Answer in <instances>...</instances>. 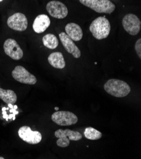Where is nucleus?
Wrapping results in <instances>:
<instances>
[{
  "label": "nucleus",
  "instance_id": "nucleus-1",
  "mask_svg": "<svg viewBox=\"0 0 141 159\" xmlns=\"http://www.w3.org/2000/svg\"><path fill=\"white\" fill-rule=\"evenodd\" d=\"M104 89L107 93L117 98L127 96L131 91L130 86L126 82L117 79L108 80L104 84Z\"/></svg>",
  "mask_w": 141,
  "mask_h": 159
},
{
  "label": "nucleus",
  "instance_id": "nucleus-2",
  "mask_svg": "<svg viewBox=\"0 0 141 159\" xmlns=\"http://www.w3.org/2000/svg\"><path fill=\"white\" fill-rule=\"evenodd\" d=\"M89 30L92 36L98 40L108 38L111 30V25L104 17H99L94 20L90 25Z\"/></svg>",
  "mask_w": 141,
  "mask_h": 159
},
{
  "label": "nucleus",
  "instance_id": "nucleus-3",
  "mask_svg": "<svg viewBox=\"0 0 141 159\" xmlns=\"http://www.w3.org/2000/svg\"><path fill=\"white\" fill-rule=\"evenodd\" d=\"M84 6L97 13L111 14L115 10V5L109 0H79Z\"/></svg>",
  "mask_w": 141,
  "mask_h": 159
},
{
  "label": "nucleus",
  "instance_id": "nucleus-4",
  "mask_svg": "<svg viewBox=\"0 0 141 159\" xmlns=\"http://www.w3.org/2000/svg\"><path fill=\"white\" fill-rule=\"evenodd\" d=\"M55 136L58 138L56 144L58 147L65 148L69 146L70 141H79L82 138V134L78 131H72L68 129L63 130L59 129L55 133Z\"/></svg>",
  "mask_w": 141,
  "mask_h": 159
},
{
  "label": "nucleus",
  "instance_id": "nucleus-5",
  "mask_svg": "<svg viewBox=\"0 0 141 159\" xmlns=\"http://www.w3.org/2000/svg\"><path fill=\"white\" fill-rule=\"evenodd\" d=\"M122 25L125 30L132 35L135 36L139 33L141 29V22L134 14L129 13L122 19Z\"/></svg>",
  "mask_w": 141,
  "mask_h": 159
},
{
  "label": "nucleus",
  "instance_id": "nucleus-6",
  "mask_svg": "<svg viewBox=\"0 0 141 159\" xmlns=\"http://www.w3.org/2000/svg\"><path fill=\"white\" fill-rule=\"evenodd\" d=\"M52 120L61 126H68L75 124L78 117L75 114L68 111H56L51 116Z\"/></svg>",
  "mask_w": 141,
  "mask_h": 159
},
{
  "label": "nucleus",
  "instance_id": "nucleus-7",
  "mask_svg": "<svg viewBox=\"0 0 141 159\" xmlns=\"http://www.w3.org/2000/svg\"><path fill=\"white\" fill-rule=\"evenodd\" d=\"M11 75L14 79L23 84L34 85L37 83L36 77L20 66L15 67L11 72Z\"/></svg>",
  "mask_w": 141,
  "mask_h": 159
},
{
  "label": "nucleus",
  "instance_id": "nucleus-8",
  "mask_svg": "<svg viewBox=\"0 0 141 159\" xmlns=\"http://www.w3.org/2000/svg\"><path fill=\"white\" fill-rule=\"evenodd\" d=\"M46 10L51 17L58 19L65 18L68 13V8L65 4L55 0L48 3L46 5Z\"/></svg>",
  "mask_w": 141,
  "mask_h": 159
},
{
  "label": "nucleus",
  "instance_id": "nucleus-9",
  "mask_svg": "<svg viewBox=\"0 0 141 159\" xmlns=\"http://www.w3.org/2000/svg\"><path fill=\"white\" fill-rule=\"evenodd\" d=\"M19 137L29 144H38L42 140V134L39 131H34L30 127L24 125L19 129L18 132Z\"/></svg>",
  "mask_w": 141,
  "mask_h": 159
},
{
  "label": "nucleus",
  "instance_id": "nucleus-10",
  "mask_svg": "<svg viewBox=\"0 0 141 159\" xmlns=\"http://www.w3.org/2000/svg\"><path fill=\"white\" fill-rule=\"evenodd\" d=\"M8 26L17 31H25L28 26V21L26 16L20 12L15 13L8 19Z\"/></svg>",
  "mask_w": 141,
  "mask_h": 159
},
{
  "label": "nucleus",
  "instance_id": "nucleus-11",
  "mask_svg": "<svg viewBox=\"0 0 141 159\" xmlns=\"http://www.w3.org/2000/svg\"><path fill=\"white\" fill-rule=\"evenodd\" d=\"M5 53L15 60H20L24 55L22 50L17 42L13 39H7L3 45Z\"/></svg>",
  "mask_w": 141,
  "mask_h": 159
},
{
  "label": "nucleus",
  "instance_id": "nucleus-12",
  "mask_svg": "<svg viewBox=\"0 0 141 159\" xmlns=\"http://www.w3.org/2000/svg\"><path fill=\"white\" fill-rule=\"evenodd\" d=\"M61 44L64 46L66 51L72 54L75 58H79L81 56V52L79 48L77 46L73 41L64 32H61L59 34Z\"/></svg>",
  "mask_w": 141,
  "mask_h": 159
},
{
  "label": "nucleus",
  "instance_id": "nucleus-13",
  "mask_svg": "<svg viewBox=\"0 0 141 159\" xmlns=\"http://www.w3.org/2000/svg\"><path fill=\"white\" fill-rule=\"evenodd\" d=\"M51 24L50 17L47 15L41 14L37 16L35 19L33 27L35 33L37 34L42 33L49 27Z\"/></svg>",
  "mask_w": 141,
  "mask_h": 159
},
{
  "label": "nucleus",
  "instance_id": "nucleus-14",
  "mask_svg": "<svg viewBox=\"0 0 141 159\" xmlns=\"http://www.w3.org/2000/svg\"><path fill=\"white\" fill-rule=\"evenodd\" d=\"M66 34L75 41H79L83 37V32L81 27L75 23L70 22L65 26Z\"/></svg>",
  "mask_w": 141,
  "mask_h": 159
},
{
  "label": "nucleus",
  "instance_id": "nucleus-15",
  "mask_svg": "<svg viewBox=\"0 0 141 159\" xmlns=\"http://www.w3.org/2000/svg\"><path fill=\"white\" fill-rule=\"evenodd\" d=\"M48 62L54 68L62 69H64L66 66V63L64 55L61 52H54L51 53L48 57Z\"/></svg>",
  "mask_w": 141,
  "mask_h": 159
},
{
  "label": "nucleus",
  "instance_id": "nucleus-16",
  "mask_svg": "<svg viewBox=\"0 0 141 159\" xmlns=\"http://www.w3.org/2000/svg\"><path fill=\"white\" fill-rule=\"evenodd\" d=\"M0 99L8 105H12L17 102V96L13 91L3 89L0 86Z\"/></svg>",
  "mask_w": 141,
  "mask_h": 159
},
{
  "label": "nucleus",
  "instance_id": "nucleus-17",
  "mask_svg": "<svg viewBox=\"0 0 141 159\" xmlns=\"http://www.w3.org/2000/svg\"><path fill=\"white\" fill-rule=\"evenodd\" d=\"M42 43L44 46L51 50L56 48L59 44L58 38L53 34H48L44 36L42 38Z\"/></svg>",
  "mask_w": 141,
  "mask_h": 159
},
{
  "label": "nucleus",
  "instance_id": "nucleus-18",
  "mask_svg": "<svg viewBox=\"0 0 141 159\" xmlns=\"http://www.w3.org/2000/svg\"><path fill=\"white\" fill-rule=\"evenodd\" d=\"M84 136L90 140H98L102 138V133L97 129L89 127L85 129Z\"/></svg>",
  "mask_w": 141,
  "mask_h": 159
},
{
  "label": "nucleus",
  "instance_id": "nucleus-19",
  "mask_svg": "<svg viewBox=\"0 0 141 159\" xmlns=\"http://www.w3.org/2000/svg\"><path fill=\"white\" fill-rule=\"evenodd\" d=\"M135 50L139 58H141V39L139 38L135 43Z\"/></svg>",
  "mask_w": 141,
  "mask_h": 159
},
{
  "label": "nucleus",
  "instance_id": "nucleus-20",
  "mask_svg": "<svg viewBox=\"0 0 141 159\" xmlns=\"http://www.w3.org/2000/svg\"><path fill=\"white\" fill-rule=\"evenodd\" d=\"M56 110H58V109H59V108L58 107H56L55 108Z\"/></svg>",
  "mask_w": 141,
  "mask_h": 159
},
{
  "label": "nucleus",
  "instance_id": "nucleus-21",
  "mask_svg": "<svg viewBox=\"0 0 141 159\" xmlns=\"http://www.w3.org/2000/svg\"><path fill=\"white\" fill-rule=\"evenodd\" d=\"M5 158H3V157H0V159H4Z\"/></svg>",
  "mask_w": 141,
  "mask_h": 159
},
{
  "label": "nucleus",
  "instance_id": "nucleus-22",
  "mask_svg": "<svg viewBox=\"0 0 141 159\" xmlns=\"http://www.w3.org/2000/svg\"><path fill=\"white\" fill-rule=\"evenodd\" d=\"M3 0H0V2H3Z\"/></svg>",
  "mask_w": 141,
  "mask_h": 159
}]
</instances>
